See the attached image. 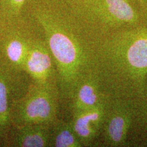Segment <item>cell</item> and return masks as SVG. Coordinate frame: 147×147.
<instances>
[{"mask_svg":"<svg viewBox=\"0 0 147 147\" xmlns=\"http://www.w3.org/2000/svg\"><path fill=\"white\" fill-rule=\"evenodd\" d=\"M91 66L112 97L137 99L147 77V27L115 33L97 48Z\"/></svg>","mask_w":147,"mask_h":147,"instance_id":"1","label":"cell"},{"mask_svg":"<svg viewBox=\"0 0 147 147\" xmlns=\"http://www.w3.org/2000/svg\"><path fill=\"white\" fill-rule=\"evenodd\" d=\"M31 14L54 61L60 98L69 100L79 78L91 67V58L68 22L56 10L40 3L33 7Z\"/></svg>","mask_w":147,"mask_h":147,"instance_id":"2","label":"cell"},{"mask_svg":"<svg viewBox=\"0 0 147 147\" xmlns=\"http://www.w3.org/2000/svg\"><path fill=\"white\" fill-rule=\"evenodd\" d=\"M51 126L29 125L12 129L8 144L16 147L50 146Z\"/></svg>","mask_w":147,"mask_h":147,"instance_id":"11","label":"cell"},{"mask_svg":"<svg viewBox=\"0 0 147 147\" xmlns=\"http://www.w3.org/2000/svg\"><path fill=\"white\" fill-rule=\"evenodd\" d=\"M133 121L131 101L113 97L108 105L101 133L104 144L111 147L123 146Z\"/></svg>","mask_w":147,"mask_h":147,"instance_id":"6","label":"cell"},{"mask_svg":"<svg viewBox=\"0 0 147 147\" xmlns=\"http://www.w3.org/2000/svg\"><path fill=\"white\" fill-rule=\"evenodd\" d=\"M37 34L27 54L24 72L32 83L40 86L58 87L54 61L44 36Z\"/></svg>","mask_w":147,"mask_h":147,"instance_id":"7","label":"cell"},{"mask_svg":"<svg viewBox=\"0 0 147 147\" xmlns=\"http://www.w3.org/2000/svg\"><path fill=\"white\" fill-rule=\"evenodd\" d=\"M50 146L81 147L70 122L57 119L50 127Z\"/></svg>","mask_w":147,"mask_h":147,"instance_id":"12","label":"cell"},{"mask_svg":"<svg viewBox=\"0 0 147 147\" xmlns=\"http://www.w3.org/2000/svg\"><path fill=\"white\" fill-rule=\"evenodd\" d=\"M112 99L93 107L71 113L70 124L82 146H91L102 133L106 112Z\"/></svg>","mask_w":147,"mask_h":147,"instance_id":"9","label":"cell"},{"mask_svg":"<svg viewBox=\"0 0 147 147\" xmlns=\"http://www.w3.org/2000/svg\"><path fill=\"white\" fill-rule=\"evenodd\" d=\"M21 74L9 68L0 59V146L8 144L12 133L10 108L13 100L18 97L16 90Z\"/></svg>","mask_w":147,"mask_h":147,"instance_id":"10","label":"cell"},{"mask_svg":"<svg viewBox=\"0 0 147 147\" xmlns=\"http://www.w3.org/2000/svg\"><path fill=\"white\" fill-rule=\"evenodd\" d=\"M8 23L9 21L5 19L4 16L2 15V14L0 12V40H1V37H2L5 29H6Z\"/></svg>","mask_w":147,"mask_h":147,"instance_id":"15","label":"cell"},{"mask_svg":"<svg viewBox=\"0 0 147 147\" xmlns=\"http://www.w3.org/2000/svg\"><path fill=\"white\" fill-rule=\"evenodd\" d=\"M138 3H140V5L141 6H142L144 9H147V5L146 4V3H145L144 0H138Z\"/></svg>","mask_w":147,"mask_h":147,"instance_id":"16","label":"cell"},{"mask_svg":"<svg viewBox=\"0 0 147 147\" xmlns=\"http://www.w3.org/2000/svg\"><path fill=\"white\" fill-rule=\"evenodd\" d=\"M134 120L147 127V77L142 95L131 101Z\"/></svg>","mask_w":147,"mask_h":147,"instance_id":"14","label":"cell"},{"mask_svg":"<svg viewBox=\"0 0 147 147\" xmlns=\"http://www.w3.org/2000/svg\"><path fill=\"white\" fill-rule=\"evenodd\" d=\"M113 97L103 89L96 71L92 67L82 75L69 97L71 113L93 107Z\"/></svg>","mask_w":147,"mask_h":147,"instance_id":"8","label":"cell"},{"mask_svg":"<svg viewBox=\"0 0 147 147\" xmlns=\"http://www.w3.org/2000/svg\"><path fill=\"white\" fill-rule=\"evenodd\" d=\"M75 8L110 28L135 26L138 16L129 0H73Z\"/></svg>","mask_w":147,"mask_h":147,"instance_id":"5","label":"cell"},{"mask_svg":"<svg viewBox=\"0 0 147 147\" xmlns=\"http://www.w3.org/2000/svg\"><path fill=\"white\" fill-rule=\"evenodd\" d=\"M37 34L23 15L9 21L0 40V59L3 63L15 72L25 74V61Z\"/></svg>","mask_w":147,"mask_h":147,"instance_id":"4","label":"cell"},{"mask_svg":"<svg viewBox=\"0 0 147 147\" xmlns=\"http://www.w3.org/2000/svg\"><path fill=\"white\" fill-rule=\"evenodd\" d=\"M26 0H0V12L7 21H11L22 16Z\"/></svg>","mask_w":147,"mask_h":147,"instance_id":"13","label":"cell"},{"mask_svg":"<svg viewBox=\"0 0 147 147\" xmlns=\"http://www.w3.org/2000/svg\"><path fill=\"white\" fill-rule=\"evenodd\" d=\"M60 99L59 87L32 82L22 96L13 100L10 108L12 129L29 125H51L57 119Z\"/></svg>","mask_w":147,"mask_h":147,"instance_id":"3","label":"cell"}]
</instances>
